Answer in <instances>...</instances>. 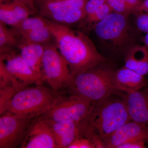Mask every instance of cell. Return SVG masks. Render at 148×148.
Segmentation results:
<instances>
[{
    "label": "cell",
    "instance_id": "23",
    "mask_svg": "<svg viewBox=\"0 0 148 148\" xmlns=\"http://www.w3.org/2000/svg\"><path fill=\"white\" fill-rule=\"evenodd\" d=\"M18 90L13 86L0 88V115L5 112L8 103Z\"/></svg>",
    "mask_w": 148,
    "mask_h": 148
},
{
    "label": "cell",
    "instance_id": "27",
    "mask_svg": "<svg viewBox=\"0 0 148 148\" xmlns=\"http://www.w3.org/2000/svg\"><path fill=\"white\" fill-rule=\"evenodd\" d=\"M93 145L87 138L79 137L76 138L68 148H93Z\"/></svg>",
    "mask_w": 148,
    "mask_h": 148
},
{
    "label": "cell",
    "instance_id": "12",
    "mask_svg": "<svg viewBox=\"0 0 148 148\" xmlns=\"http://www.w3.org/2000/svg\"><path fill=\"white\" fill-rule=\"evenodd\" d=\"M130 141H143L148 143V125L128 122L114 132L105 143V148H117Z\"/></svg>",
    "mask_w": 148,
    "mask_h": 148
},
{
    "label": "cell",
    "instance_id": "25",
    "mask_svg": "<svg viewBox=\"0 0 148 148\" xmlns=\"http://www.w3.org/2000/svg\"><path fill=\"white\" fill-rule=\"evenodd\" d=\"M113 12L129 15L126 8L125 0H106Z\"/></svg>",
    "mask_w": 148,
    "mask_h": 148
},
{
    "label": "cell",
    "instance_id": "28",
    "mask_svg": "<svg viewBox=\"0 0 148 148\" xmlns=\"http://www.w3.org/2000/svg\"><path fill=\"white\" fill-rule=\"evenodd\" d=\"M145 144L143 141H130L120 145L117 148H144Z\"/></svg>",
    "mask_w": 148,
    "mask_h": 148
},
{
    "label": "cell",
    "instance_id": "18",
    "mask_svg": "<svg viewBox=\"0 0 148 148\" xmlns=\"http://www.w3.org/2000/svg\"><path fill=\"white\" fill-rule=\"evenodd\" d=\"M125 66L138 73L148 75V50L145 45L131 48L125 58Z\"/></svg>",
    "mask_w": 148,
    "mask_h": 148
},
{
    "label": "cell",
    "instance_id": "30",
    "mask_svg": "<svg viewBox=\"0 0 148 148\" xmlns=\"http://www.w3.org/2000/svg\"><path fill=\"white\" fill-rule=\"evenodd\" d=\"M10 1L25 5L28 7L34 13L36 11V7H35V2L34 0H10Z\"/></svg>",
    "mask_w": 148,
    "mask_h": 148
},
{
    "label": "cell",
    "instance_id": "1",
    "mask_svg": "<svg viewBox=\"0 0 148 148\" xmlns=\"http://www.w3.org/2000/svg\"><path fill=\"white\" fill-rule=\"evenodd\" d=\"M46 19L56 45L68 63L73 77L106 61L87 36Z\"/></svg>",
    "mask_w": 148,
    "mask_h": 148
},
{
    "label": "cell",
    "instance_id": "29",
    "mask_svg": "<svg viewBox=\"0 0 148 148\" xmlns=\"http://www.w3.org/2000/svg\"><path fill=\"white\" fill-rule=\"evenodd\" d=\"M143 0H125L126 8L129 14L132 13Z\"/></svg>",
    "mask_w": 148,
    "mask_h": 148
},
{
    "label": "cell",
    "instance_id": "10",
    "mask_svg": "<svg viewBox=\"0 0 148 148\" xmlns=\"http://www.w3.org/2000/svg\"><path fill=\"white\" fill-rule=\"evenodd\" d=\"M0 60L3 62L10 75L14 86L18 90L32 85H40L44 82L43 78L34 71L15 50L0 54Z\"/></svg>",
    "mask_w": 148,
    "mask_h": 148
},
{
    "label": "cell",
    "instance_id": "13",
    "mask_svg": "<svg viewBox=\"0 0 148 148\" xmlns=\"http://www.w3.org/2000/svg\"><path fill=\"white\" fill-rule=\"evenodd\" d=\"M113 81L117 90L124 95L141 90L146 84L145 76L125 66L115 70Z\"/></svg>",
    "mask_w": 148,
    "mask_h": 148
},
{
    "label": "cell",
    "instance_id": "20",
    "mask_svg": "<svg viewBox=\"0 0 148 148\" xmlns=\"http://www.w3.org/2000/svg\"><path fill=\"white\" fill-rule=\"evenodd\" d=\"M20 34L22 39L25 40L43 45L49 42L53 38L48 24L47 26L33 29Z\"/></svg>",
    "mask_w": 148,
    "mask_h": 148
},
{
    "label": "cell",
    "instance_id": "11",
    "mask_svg": "<svg viewBox=\"0 0 148 148\" xmlns=\"http://www.w3.org/2000/svg\"><path fill=\"white\" fill-rule=\"evenodd\" d=\"M20 148H58L50 123L36 117Z\"/></svg>",
    "mask_w": 148,
    "mask_h": 148
},
{
    "label": "cell",
    "instance_id": "9",
    "mask_svg": "<svg viewBox=\"0 0 148 148\" xmlns=\"http://www.w3.org/2000/svg\"><path fill=\"white\" fill-rule=\"evenodd\" d=\"M36 117L9 112L1 115L0 148H20Z\"/></svg>",
    "mask_w": 148,
    "mask_h": 148
},
{
    "label": "cell",
    "instance_id": "8",
    "mask_svg": "<svg viewBox=\"0 0 148 148\" xmlns=\"http://www.w3.org/2000/svg\"><path fill=\"white\" fill-rule=\"evenodd\" d=\"M87 0L59 1H38L40 16L52 22L66 25L82 21L85 16Z\"/></svg>",
    "mask_w": 148,
    "mask_h": 148
},
{
    "label": "cell",
    "instance_id": "6",
    "mask_svg": "<svg viewBox=\"0 0 148 148\" xmlns=\"http://www.w3.org/2000/svg\"><path fill=\"white\" fill-rule=\"evenodd\" d=\"M43 46L42 71L44 81L55 91L64 87L68 88L74 78L68 63L55 44L49 42Z\"/></svg>",
    "mask_w": 148,
    "mask_h": 148
},
{
    "label": "cell",
    "instance_id": "19",
    "mask_svg": "<svg viewBox=\"0 0 148 148\" xmlns=\"http://www.w3.org/2000/svg\"><path fill=\"white\" fill-rule=\"evenodd\" d=\"M8 26L0 21V53L14 51L16 48H18L22 39L16 29Z\"/></svg>",
    "mask_w": 148,
    "mask_h": 148
},
{
    "label": "cell",
    "instance_id": "22",
    "mask_svg": "<svg viewBox=\"0 0 148 148\" xmlns=\"http://www.w3.org/2000/svg\"><path fill=\"white\" fill-rule=\"evenodd\" d=\"M112 12H113L110 6L106 3L98 10L89 16H85L82 20L84 19L86 25L90 27L92 26L94 27L96 24L102 21Z\"/></svg>",
    "mask_w": 148,
    "mask_h": 148
},
{
    "label": "cell",
    "instance_id": "31",
    "mask_svg": "<svg viewBox=\"0 0 148 148\" xmlns=\"http://www.w3.org/2000/svg\"><path fill=\"white\" fill-rule=\"evenodd\" d=\"M143 12L148 13V0H143L133 12Z\"/></svg>",
    "mask_w": 148,
    "mask_h": 148
},
{
    "label": "cell",
    "instance_id": "5",
    "mask_svg": "<svg viewBox=\"0 0 148 148\" xmlns=\"http://www.w3.org/2000/svg\"><path fill=\"white\" fill-rule=\"evenodd\" d=\"M94 103L76 94L65 96L59 93L53 106L40 116L50 123L65 120L82 123L89 117Z\"/></svg>",
    "mask_w": 148,
    "mask_h": 148
},
{
    "label": "cell",
    "instance_id": "32",
    "mask_svg": "<svg viewBox=\"0 0 148 148\" xmlns=\"http://www.w3.org/2000/svg\"><path fill=\"white\" fill-rule=\"evenodd\" d=\"M143 42H144V45L146 47L148 50V33L146 34L144 36L143 38Z\"/></svg>",
    "mask_w": 148,
    "mask_h": 148
},
{
    "label": "cell",
    "instance_id": "14",
    "mask_svg": "<svg viewBox=\"0 0 148 148\" xmlns=\"http://www.w3.org/2000/svg\"><path fill=\"white\" fill-rule=\"evenodd\" d=\"M131 121L148 125V92L141 90L123 97Z\"/></svg>",
    "mask_w": 148,
    "mask_h": 148
},
{
    "label": "cell",
    "instance_id": "7",
    "mask_svg": "<svg viewBox=\"0 0 148 148\" xmlns=\"http://www.w3.org/2000/svg\"><path fill=\"white\" fill-rule=\"evenodd\" d=\"M127 16L112 12L94 27L101 42L112 51H120L128 42L130 28Z\"/></svg>",
    "mask_w": 148,
    "mask_h": 148
},
{
    "label": "cell",
    "instance_id": "4",
    "mask_svg": "<svg viewBox=\"0 0 148 148\" xmlns=\"http://www.w3.org/2000/svg\"><path fill=\"white\" fill-rule=\"evenodd\" d=\"M59 92L43 85L18 90L6 106L5 112L28 117L40 116L55 103Z\"/></svg>",
    "mask_w": 148,
    "mask_h": 148
},
{
    "label": "cell",
    "instance_id": "21",
    "mask_svg": "<svg viewBox=\"0 0 148 148\" xmlns=\"http://www.w3.org/2000/svg\"><path fill=\"white\" fill-rule=\"evenodd\" d=\"M47 25L46 19L42 16H29L12 28L16 29L20 34L29 32L37 28L45 27L47 26Z\"/></svg>",
    "mask_w": 148,
    "mask_h": 148
},
{
    "label": "cell",
    "instance_id": "15",
    "mask_svg": "<svg viewBox=\"0 0 148 148\" xmlns=\"http://www.w3.org/2000/svg\"><path fill=\"white\" fill-rule=\"evenodd\" d=\"M34 13L23 4L10 0H0V21L7 26L15 27Z\"/></svg>",
    "mask_w": 148,
    "mask_h": 148
},
{
    "label": "cell",
    "instance_id": "17",
    "mask_svg": "<svg viewBox=\"0 0 148 148\" xmlns=\"http://www.w3.org/2000/svg\"><path fill=\"white\" fill-rule=\"evenodd\" d=\"M18 48L21 57L36 73L43 78L42 61L44 51L43 45L27 41L22 38Z\"/></svg>",
    "mask_w": 148,
    "mask_h": 148
},
{
    "label": "cell",
    "instance_id": "33",
    "mask_svg": "<svg viewBox=\"0 0 148 148\" xmlns=\"http://www.w3.org/2000/svg\"><path fill=\"white\" fill-rule=\"evenodd\" d=\"M40 1H66V0H37Z\"/></svg>",
    "mask_w": 148,
    "mask_h": 148
},
{
    "label": "cell",
    "instance_id": "24",
    "mask_svg": "<svg viewBox=\"0 0 148 148\" xmlns=\"http://www.w3.org/2000/svg\"><path fill=\"white\" fill-rule=\"evenodd\" d=\"M135 23L136 27L140 32L148 33V13L143 12H134Z\"/></svg>",
    "mask_w": 148,
    "mask_h": 148
},
{
    "label": "cell",
    "instance_id": "26",
    "mask_svg": "<svg viewBox=\"0 0 148 148\" xmlns=\"http://www.w3.org/2000/svg\"><path fill=\"white\" fill-rule=\"evenodd\" d=\"M106 3V0H87L84 8L85 17L94 13Z\"/></svg>",
    "mask_w": 148,
    "mask_h": 148
},
{
    "label": "cell",
    "instance_id": "3",
    "mask_svg": "<svg viewBox=\"0 0 148 148\" xmlns=\"http://www.w3.org/2000/svg\"><path fill=\"white\" fill-rule=\"evenodd\" d=\"M112 95L93 104L88 123L105 143L111 135L131 121L124 99Z\"/></svg>",
    "mask_w": 148,
    "mask_h": 148
},
{
    "label": "cell",
    "instance_id": "16",
    "mask_svg": "<svg viewBox=\"0 0 148 148\" xmlns=\"http://www.w3.org/2000/svg\"><path fill=\"white\" fill-rule=\"evenodd\" d=\"M50 123L58 148H68L76 138L80 137L79 123L65 120Z\"/></svg>",
    "mask_w": 148,
    "mask_h": 148
},
{
    "label": "cell",
    "instance_id": "2",
    "mask_svg": "<svg viewBox=\"0 0 148 148\" xmlns=\"http://www.w3.org/2000/svg\"><path fill=\"white\" fill-rule=\"evenodd\" d=\"M105 62L74 77L68 88L70 92L93 103L112 95L124 97L125 95L117 90L114 84L115 70Z\"/></svg>",
    "mask_w": 148,
    "mask_h": 148
}]
</instances>
